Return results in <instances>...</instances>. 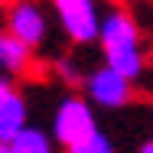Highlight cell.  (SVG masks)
<instances>
[{
    "instance_id": "obj_3",
    "label": "cell",
    "mask_w": 153,
    "mask_h": 153,
    "mask_svg": "<svg viewBox=\"0 0 153 153\" xmlns=\"http://www.w3.org/2000/svg\"><path fill=\"white\" fill-rule=\"evenodd\" d=\"M56 20L68 42L75 46H88L101 39V10L94 0H52Z\"/></svg>"
},
{
    "instance_id": "obj_5",
    "label": "cell",
    "mask_w": 153,
    "mask_h": 153,
    "mask_svg": "<svg viewBox=\"0 0 153 153\" xmlns=\"http://www.w3.org/2000/svg\"><path fill=\"white\" fill-rule=\"evenodd\" d=\"M7 33H13L30 49H39L49 36V20H46L42 3L39 0H16L13 7H7Z\"/></svg>"
},
{
    "instance_id": "obj_14",
    "label": "cell",
    "mask_w": 153,
    "mask_h": 153,
    "mask_svg": "<svg viewBox=\"0 0 153 153\" xmlns=\"http://www.w3.org/2000/svg\"><path fill=\"white\" fill-rule=\"evenodd\" d=\"M13 3H16V0H0V7H13Z\"/></svg>"
},
{
    "instance_id": "obj_8",
    "label": "cell",
    "mask_w": 153,
    "mask_h": 153,
    "mask_svg": "<svg viewBox=\"0 0 153 153\" xmlns=\"http://www.w3.org/2000/svg\"><path fill=\"white\" fill-rule=\"evenodd\" d=\"M56 137L49 134V130H42V127H26L13 143H10V150L13 153H56Z\"/></svg>"
},
{
    "instance_id": "obj_12",
    "label": "cell",
    "mask_w": 153,
    "mask_h": 153,
    "mask_svg": "<svg viewBox=\"0 0 153 153\" xmlns=\"http://www.w3.org/2000/svg\"><path fill=\"white\" fill-rule=\"evenodd\" d=\"M140 153H153V137H150V140H143V147H140Z\"/></svg>"
},
{
    "instance_id": "obj_10",
    "label": "cell",
    "mask_w": 153,
    "mask_h": 153,
    "mask_svg": "<svg viewBox=\"0 0 153 153\" xmlns=\"http://www.w3.org/2000/svg\"><path fill=\"white\" fill-rule=\"evenodd\" d=\"M52 68H56V75H59L62 82H68V85H75V82H85L82 78V65L75 59H68V56H62V59L52 62Z\"/></svg>"
},
{
    "instance_id": "obj_9",
    "label": "cell",
    "mask_w": 153,
    "mask_h": 153,
    "mask_svg": "<svg viewBox=\"0 0 153 153\" xmlns=\"http://www.w3.org/2000/svg\"><path fill=\"white\" fill-rule=\"evenodd\" d=\"M65 153H117V147H114V140H111L104 130H98V134H91L88 140H82V143H75V147H68Z\"/></svg>"
},
{
    "instance_id": "obj_2",
    "label": "cell",
    "mask_w": 153,
    "mask_h": 153,
    "mask_svg": "<svg viewBox=\"0 0 153 153\" xmlns=\"http://www.w3.org/2000/svg\"><path fill=\"white\" fill-rule=\"evenodd\" d=\"M91 134H98V121H94V104L88 98L68 94L62 98L56 114H52V137L59 147H75L82 140H88Z\"/></svg>"
},
{
    "instance_id": "obj_6",
    "label": "cell",
    "mask_w": 153,
    "mask_h": 153,
    "mask_svg": "<svg viewBox=\"0 0 153 153\" xmlns=\"http://www.w3.org/2000/svg\"><path fill=\"white\" fill-rule=\"evenodd\" d=\"M30 127V104L20 91L0 98V143H13Z\"/></svg>"
},
{
    "instance_id": "obj_1",
    "label": "cell",
    "mask_w": 153,
    "mask_h": 153,
    "mask_svg": "<svg viewBox=\"0 0 153 153\" xmlns=\"http://www.w3.org/2000/svg\"><path fill=\"white\" fill-rule=\"evenodd\" d=\"M101 52H104V65L121 72L124 78L137 82L147 68V56H143V42H140V26L127 10H111L101 20Z\"/></svg>"
},
{
    "instance_id": "obj_11",
    "label": "cell",
    "mask_w": 153,
    "mask_h": 153,
    "mask_svg": "<svg viewBox=\"0 0 153 153\" xmlns=\"http://www.w3.org/2000/svg\"><path fill=\"white\" fill-rule=\"evenodd\" d=\"M10 91H16V88H13V75L0 72V98H3V94H10Z\"/></svg>"
},
{
    "instance_id": "obj_7",
    "label": "cell",
    "mask_w": 153,
    "mask_h": 153,
    "mask_svg": "<svg viewBox=\"0 0 153 153\" xmlns=\"http://www.w3.org/2000/svg\"><path fill=\"white\" fill-rule=\"evenodd\" d=\"M33 65V49L26 42H20L13 33H0V72H7V75H23V72H30Z\"/></svg>"
},
{
    "instance_id": "obj_4",
    "label": "cell",
    "mask_w": 153,
    "mask_h": 153,
    "mask_svg": "<svg viewBox=\"0 0 153 153\" xmlns=\"http://www.w3.org/2000/svg\"><path fill=\"white\" fill-rule=\"evenodd\" d=\"M85 98L91 101L94 108H104V111H121L134 101V82L124 78L121 72L108 68V65H98L85 75Z\"/></svg>"
},
{
    "instance_id": "obj_13",
    "label": "cell",
    "mask_w": 153,
    "mask_h": 153,
    "mask_svg": "<svg viewBox=\"0 0 153 153\" xmlns=\"http://www.w3.org/2000/svg\"><path fill=\"white\" fill-rule=\"evenodd\" d=\"M0 153H13V150H10V143H0Z\"/></svg>"
}]
</instances>
